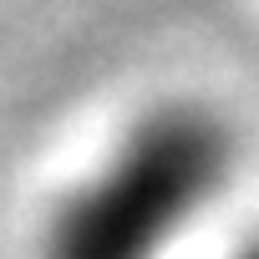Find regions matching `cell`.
I'll return each instance as SVG.
<instances>
[{"mask_svg":"<svg viewBox=\"0 0 259 259\" xmlns=\"http://www.w3.org/2000/svg\"><path fill=\"white\" fill-rule=\"evenodd\" d=\"M239 163L234 122L208 102L173 97L138 112L102 163L56 203L46 259H168L229 193Z\"/></svg>","mask_w":259,"mask_h":259,"instance_id":"obj_1","label":"cell"},{"mask_svg":"<svg viewBox=\"0 0 259 259\" xmlns=\"http://www.w3.org/2000/svg\"><path fill=\"white\" fill-rule=\"evenodd\" d=\"M229 259H259V234H254V239H244V244H239Z\"/></svg>","mask_w":259,"mask_h":259,"instance_id":"obj_2","label":"cell"}]
</instances>
